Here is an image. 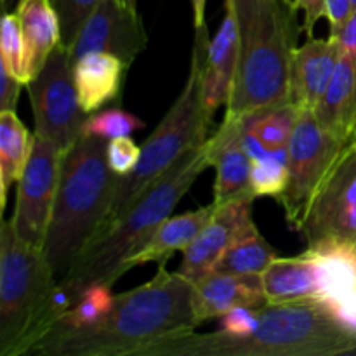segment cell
I'll return each instance as SVG.
<instances>
[{
	"instance_id": "cell-1",
	"label": "cell",
	"mask_w": 356,
	"mask_h": 356,
	"mask_svg": "<svg viewBox=\"0 0 356 356\" xmlns=\"http://www.w3.org/2000/svg\"><path fill=\"white\" fill-rule=\"evenodd\" d=\"M193 284L159 263L146 284L115 296L103 320L82 329L52 327L30 355L40 356H139L167 337L197 329L193 318Z\"/></svg>"
},
{
	"instance_id": "cell-2",
	"label": "cell",
	"mask_w": 356,
	"mask_h": 356,
	"mask_svg": "<svg viewBox=\"0 0 356 356\" xmlns=\"http://www.w3.org/2000/svg\"><path fill=\"white\" fill-rule=\"evenodd\" d=\"M209 153V139L198 148L190 149L120 219L111 222L83 249L65 277L58 280L52 301L56 322L75 305L89 285L106 284L113 287L115 282L124 277L125 261L152 238L156 228L172 216L176 205L200 174L211 167Z\"/></svg>"
},
{
	"instance_id": "cell-3",
	"label": "cell",
	"mask_w": 356,
	"mask_h": 356,
	"mask_svg": "<svg viewBox=\"0 0 356 356\" xmlns=\"http://www.w3.org/2000/svg\"><path fill=\"white\" fill-rule=\"evenodd\" d=\"M356 351V334L318 301L270 302L247 336L190 332L167 337L139 356H336Z\"/></svg>"
},
{
	"instance_id": "cell-4",
	"label": "cell",
	"mask_w": 356,
	"mask_h": 356,
	"mask_svg": "<svg viewBox=\"0 0 356 356\" xmlns=\"http://www.w3.org/2000/svg\"><path fill=\"white\" fill-rule=\"evenodd\" d=\"M238 58L225 120L289 104L291 66L301 24L289 0H233Z\"/></svg>"
},
{
	"instance_id": "cell-5",
	"label": "cell",
	"mask_w": 356,
	"mask_h": 356,
	"mask_svg": "<svg viewBox=\"0 0 356 356\" xmlns=\"http://www.w3.org/2000/svg\"><path fill=\"white\" fill-rule=\"evenodd\" d=\"M108 141L82 134L63 155L58 191L44 242L56 277H65L103 232L120 176L108 165Z\"/></svg>"
},
{
	"instance_id": "cell-6",
	"label": "cell",
	"mask_w": 356,
	"mask_h": 356,
	"mask_svg": "<svg viewBox=\"0 0 356 356\" xmlns=\"http://www.w3.org/2000/svg\"><path fill=\"white\" fill-rule=\"evenodd\" d=\"M58 280L42 247L24 242L10 219L0 225V356L30 355L54 327Z\"/></svg>"
},
{
	"instance_id": "cell-7",
	"label": "cell",
	"mask_w": 356,
	"mask_h": 356,
	"mask_svg": "<svg viewBox=\"0 0 356 356\" xmlns=\"http://www.w3.org/2000/svg\"><path fill=\"white\" fill-rule=\"evenodd\" d=\"M207 47V30L195 31V45L186 83L153 134L141 145V156L136 169L118 181L103 232L111 222L120 219L181 156L186 155L190 149L202 146L211 138L209 127L212 120L205 111L204 101V59Z\"/></svg>"
},
{
	"instance_id": "cell-8",
	"label": "cell",
	"mask_w": 356,
	"mask_h": 356,
	"mask_svg": "<svg viewBox=\"0 0 356 356\" xmlns=\"http://www.w3.org/2000/svg\"><path fill=\"white\" fill-rule=\"evenodd\" d=\"M287 148L289 181L277 202L284 209L289 228L299 233L316 191L348 145L320 125L315 111L299 110Z\"/></svg>"
},
{
	"instance_id": "cell-9",
	"label": "cell",
	"mask_w": 356,
	"mask_h": 356,
	"mask_svg": "<svg viewBox=\"0 0 356 356\" xmlns=\"http://www.w3.org/2000/svg\"><path fill=\"white\" fill-rule=\"evenodd\" d=\"M73 65L72 52L59 44L26 86L35 134L51 139L65 152L83 134V124L89 117L80 106Z\"/></svg>"
},
{
	"instance_id": "cell-10",
	"label": "cell",
	"mask_w": 356,
	"mask_h": 356,
	"mask_svg": "<svg viewBox=\"0 0 356 356\" xmlns=\"http://www.w3.org/2000/svg\"><path fill=\"white\" fill-rule=\"evenodd\" d=\"M63 155L61 146L35 134L30 160L16 183V209L10 222L24 242L42 249L54 207Z\"/></svg>"
},
{
	"instance_id": "cell-11",
	"label": "cell",
	"mask_w": 356,
	"mask_h": 356,
	"mask_svg": "<svg viewBox=\"0 0 356 356\" xmlns=\"http://www.w3.org/2000/svg\"><path fill=\"white\" fill-rule=\"evenodd\" d=\"M306 243L356 242V146L344 149L308 209L301 229Z\"/></svg>"
},
{
	"instance_id": "cell-12",
	"label": "cell",
	"mask_w": 356,
	"mask_h": 356,
	"mask_svg": "<svg viewBox=\"0 0 356 356\" xmlns=\"http://www.w3.org/2000/svg\"><path fill=\"white\" fill-rule=\"evenodd\" d=\"M148 44L145 24L127 0H101L87 17L75 44L70 49L73 61L90 52H110L131 66Z\"/></svg>"
},
{
	"instance_id": "cell-13",
	"label": "cell",
	"mask_w": 356,
	"mask_h": 356,
	"mask_svg": "<svg viewBox=\"0 0 356 356\" xmlns=\"http://www.w3.org/2000/svg\"><path fill=\"white\" fill-rule=\"evenodd\" d=\"M320 271L318 301L337 322L356 334V242L323 240L305 250Z\"/></svg>"
},
{
	"instance_id": "cell-14",
	"label": "cell",
	"mask_w": 356,
	"mask_h": 356,
	"mask_svg": "<svg viewBox=\"0 0 356 356\" xmlns=\"http://www.w3.org/2000/svg\"><path fill=\"white\" fill-rule=\"evenodd\" d=\"M252 204L254 198H238L222 205L216 204L218 211L211 221L183 250V263L177 273L183 275L191 284H197L205 275L211 273L225 250L236 238L256 228Z\"/></svg>"
},
{
	"instance_id": "cell-15",
	"label": "cell",
	"mask_w": 356,
	"mask_h": 356,
	"mask_svg": "<svg viewBox=\"0 0 356 356\" xmlns=\"http://www.w3.org/2000/svg\"><path fill=\"white\" fill-rule=\"evenodd\" d=\"M211 167L216 169L214 204L222 205L238 198H254L250 188L252 159L243 145V118L222 120L218 131L209 138Z\"/></svg>"
},
{
	"instance_id": "cell-16",
	"label": "cell",
	"mask_w": 356,
	"mask_h": 356,
	"mask_svg": "<svg viewBox=\"0 0 356 356\" xmlns=\"http://www.w3.org/2000/svg\"><path fill=\"white\" fill-rule=\"evenodd\" d=\"M339 45L329 38H308L292 58L289 104L298 110H316L325 96L339 61Z\"/></svg>"
},
{
	"instance_id": "cell-17",
	"label": "cell",
	"mask_w": 356,
	"mask_h": 356,
	"mask_svg": "<svg viewBox=\"0 0 356 356\" xmlns=\"http://www.w3.org/2000/svg\"><path fill=\"white\" fill-rule=\"evenodd\" d=\"M193 318L195 323L221 318L236 306L263 308L270 305L263 289L261 275H233L211 271L193 284Z\"/></svg>"
},
{
	"instance_id": "cell-18",
	"label": "cell",
	"mask_w": 356,
	"mask_h": 356,
	"mask_svg": "<svg viewBox=\"0 0 356 356\" xmlns=\"http://www.w3.org/2000/svg\"><path fill=\"white\" fill-rule=\"evenodd\" d=\"M238 58V24L233 0H225V17L209 42L204 59V101L209 118L219 106L228 104Z\"/></svg>"
},
{
	"instance_id": "cell-19",
	"label": "cell",
	"mask_w": 356,
	"mask_h": 356,
	"mask_svg": "<svg viewBox=\"0 0 356 356\" xmlns=\"http://www.w3.org/2000/svg\"><path fill=\"white\" fill-rule=\"evenodd\" d=\"M129 66L110 52H90L73 65L76 92L82 110L94 113L122 96Z\"/></svg>"
},
{
	"instance_id": "cell-20",
	"label": "cell",
	"mask_w": 356,
	"mask_h": 356,
	"mask_svg": "<svg viewBox=\"0 0 356 356\" xmlns=\"http://www.w3.org/2000/svg\"><path fill=\"white\" fill-rule=\"evenodd\" d=\"M218 211V205L212 204L198 207L195 211L183 212L179 216H170L156 228L152 238L141 247L136 254H132L125 261V273L136 266H143L148 263H162L169 261L170 256L177 250L183 252L195 240V236L205 228L212 216Z\"/></svg>"
},
{
	"instance_id": "cell-21",
	"label": "cell",
	"mask_w": 356,
	"mask_h": 356,
	"mask_svg": "<svg viewBox=\"0 0 356 356\" xmlns=\"http://www.w3.org/2000/svg\"><path fill=\"white\" fill-rule=\"evenodd\" d=\"M268 302L315 299L320 289V271L308 252L296 257H275L261 273Z\"/></svg>"
},
{
	"instance_id": "cell-22",
	"label": "cell",
	"mask_w": 356,
	"mask_h": 356,
	"mask_svg": "<svg viewBox=\"0 0 356 356\" xmlns=\"http://www.w3.org/2000/svg\"><path fill=\"white\" fill-rule=\"evenodd\" d=\"M16 14L33 79L52 51L61 44V23L51 0H17Z\"/></svg>"
},
{
	"instance_id": "cell-23",
	"label": "cell",
	"mask_w": 356,
	"mask_h": 356,
	"mask_svg": "<svg viewBox=\"0 0 356 356\" xmlns=\"http://www.w3.org/2000/svg\"><path fill=\"white\" fill-rule=\"evenodd\" d=\"M35 134H30L16 111H0V207L6 209L10 186L23 176L33 149Z\"/></svg>"
},
{
	"instance_id": "cell-24",
	"label": "cell",
	"mask_w": 356,
	"mask_h": 356,
	"mask_svg": "<svg viewBox=\"0 0 356 356\" xmlns=\"http://www.w3.org/2000/svg\"><path fill=\"white\" fill-rule=\"evenodd\" d=\"M275 257H278L277 250L261 235L259 229L252 228L225 250L212 271L233 275H261Z\"/></svg>"
},
{
	"instance_id": "cell-25",
	"label": "cell",
	"mask_w": 356,
	"mask_h": 356,
	"mask_svg": "<svg viewBox=\"0 0 356 356\" xmlns=\"http://www.w3.org/2000/svg\"><path fill=\"white\" fill-rule=\"evenodd\" d=\"M298 108L292 104L271 108L261 113L247 117V129L266 149L287 148L298 120Z\"/></svg>"
},
{
	"instance_id": "cell-26",
	"label": "cell",
	"mask_w": 356,
	"mask_h": 356,
	"mask_svg": "<svg viewBox=\"0 0 356 356\" xmlns=\"http://www.w3.org/2000/svg\"><path fill=\"white\" fill-rule=\"evenodd\" d=\"M289 181V148L264 149L252 156L250 188L254 197H280Z\"/></svg>"
},
{
	"instance_id": "cell-27",
	"label": "cell",
	"mask_w": 356,
	"mask_h": 356,
	"mask_svg": "<svg viewBox=\"0 0 356 356\" xmlns=\"http://www.w3.org/2000/svg\"><path fill=\"white\" fill-rule=\"evenodd\" d=\"M115 305V294L111 292V285L94 284L89 285L80 294L75 305L56 322L59 327L68 329H82L103 320L110 313ZM52 330V329H51Z\"/></svg>"
},
{
	"instance_id": "cell-28",
	"label": "cell",
	"mask_w": 356,
	"mask_h": 356,
	"mask_svg": "<svg viewBox=\"0 0 356 356\" xmlns=\"http://www.w3.org/2000/svg\"><path fill=\"white\" fill-rule=\"evenodd\" d=\"M0 63L24 87L31 82L19 17H17L16 13H7V10L3 13L2 24H0Z\"/></svg>"
},
{
	"instance_id": "cell-29",
	"label": "cell",
	"mask_w": 356,
	"mask_h": 356,
	"mask_svg": "<svg viewBox=\"0 0 356 356\" xmlns=\"http://www.w3.org/2000/svg\"><path fill=\"white\" fill-rule=\"evenodd\" d=\"M145 127V122L136 115L122 110V108L113 106L108 110L90 113L83 124V134L97 136L106 141L113 138H122V136H131L138 129Z\"/></svg>"
},
{
	"instance_id": "cell-30",
	"label": "cell",
	"mask_w": 356,
	"mask_h": 356,
	"mask_svg": "<svg viewBox=\"0 0 356 356\" xmlns=\"http://www.w3.org/2000/svg\"><path fill=\"white\" fill-rule=\"evenodd\" d=\"M61 23V45L72 49L87 17L101 0H51Z\"/></svg>"
},
{
	"instance_id": "cell-31",
	"label": "cell",
	"mask_w": 356,
	"mask_h": 356,
	"mask_svg": "<svg viewBox=\"0 0 356 356\" xmlns=\"http://www.w3.org/2000/svg\"><path fill=\"white\" fill-rule=\"evenodd\" d=\"M141 156V146L136 145L129 136L113 138L106 145L108 165L117 176L124 177L136 169Z\"/></svg>"
},
{
	"instance_id": "cell-32",
	"label": "cell",
	"mask_w": 356,
	"mask_h": 356,
	"mask_svg": "<svg viewBox=\"0 0 356 356\" xmlns=\"http://www.w3.org/2000/svg\"><path fill=\"white\" fill-rule=\"evenodd\" d=\"M261 308H249V306H236L221 316L219 330L229 336H247L256 329L259 323Z\"/></svg>"
},
{
	"instance_id": "cell-33",
	"label": "cell",
	"mask_w": 356,
	"mask_h": 356,
	"mask_svg": "<svg viewBox=\"0 0 356 356\" xmlns=\"http://www.w3.org/2000/svg\"><path fill=\"white\" fill-rule=\"evenodd\" d=\"M330 37L337 42L339 51L350 58L351 65H353L355 73V97H356V9L351 14L350 19L339 28V30L330 31ZM356 143V113H355V127H353V145Z\"/></svg>"
},
{
	"instance_id": "cell-34",
	"label": "cell",
	"mask_w": 356,
	"mask_h": 356,
	"mask_svg": "<svg viewBox=\"0 0 356 356\" xmlns=\"http://www.w3.org/2000/svg\"><path fill=\"white\" fill-rule=\"evenodd\" d=\"M21 87H23V83L0 63V111H16Z\"/></svg>"
},
{
	"instance_id": "cell-35",
	"label": "cell",
	"mask_w": 356,
	"mask_h": 356,
	"mask_svg": "<svg viewBox=\"0 0 356 356\" xmlns=\"http://www.w3.org/2000/svg\"><path fill=\"white\" fill-rule=\"evenodd\" d=\"M296 9H301L305 13V21L301 24V31L306 37L313 38V30L318 23L320 17L327 16V3L325 0H294Z\"/></svg>"
},
{
	"instance_id": "cell-36",
	"label": "cell",
	"mask_w": 356,
	"mask_h": 356,
	"mask_svg": "<svg viewBox=\"0 0 356 356\" xmlns=\"http://www.w3.org/2000/svg\"><path fill=\"white\" fill-rule=\"evenodd\" d=\"M327 3V21L330 24V31L339 30L355 13L353 0H325Z\"/></svg>"
},
{
	"instance_id": "cell-37",
	"label": "cell",
	"mask_w": 356,
	"mask_h": 356,
	"mask_svg": "<svg viewBox=\"0 0 356 356\" xmlns=\"http://www.w3.org/2000/svg\"><path fill=\"white\" fill-rule=\"evenodd\" d=\"M193 9V28L195 31L205 30V2L207 0H190Z\"/></svg>"
},
{
	"instance_id": "cell-38",
	"label": "cell",
	"mask_w": 356,
	"mask_h": 356,
	"mask_svg": "<svg viewBox=\"0 0 356 356\" xmlns=\"http://www.w3.org/2000/svg\"><path fill=\"white\" fill-rule=\"evenodd\" d=\"M127 2H129V3H131V6H132V7H138V0H127Z\"/></svg>"
},
{
	"instance_id": "cell-39",
	"label": "cell",
	"mask_w": 356,
	"mask_h": 356,
	"mask_svg": "<svg viewBox=\"0 0 356 356\" xmlns=\"http://www.w3.org/2000/svg\"><path fill=\"white\" fill-rule=\"evenodd\" d=\"M7 6H9V0H2V7L7 10Z\"/></svg>"
},
{
	"instance_id": "cell-40",
	"label": "cell",
	"mask_w": 356,
	"mask_h": 356,
	"mask_svg": "<svg viewBox=\"0 0 356 356\" xmlns=\"http://www.w3.org/2000/svg\"><path fill=\"white\" fill-rule=\"evenodd\" d=\"M353 6H355V9H356V0H353Z\"/></svg>"
},
{
	"instance_id": "cell-41",
	"label": "cell",
	"mask_w": 356,
	"mask_h": 356,
	"mask_svg": "<svg viewBox=\"0 0 356 356\" xmlns=\"http://www.w3.org/2000/svg\"><path fill=\"white\" fill-rule=\"evenodd\" d=\"M289 2H292V3H294V0H289Z\"/></svg>"
},
{
	"instance_id": "cell-42",
	"label": "cell",
	"mask_w": 356,
	"mask_h": 356,
	"mask_svg": "<svg viewBox=\"0 0 356 356\" xmlns=\"http://www.w3.org/2000/svg\"><path fill=\"white\" fill-rule=\"evenodd\" d=\"M355 146H356V143H355Z\"/></svg>"
}]
</instances>
